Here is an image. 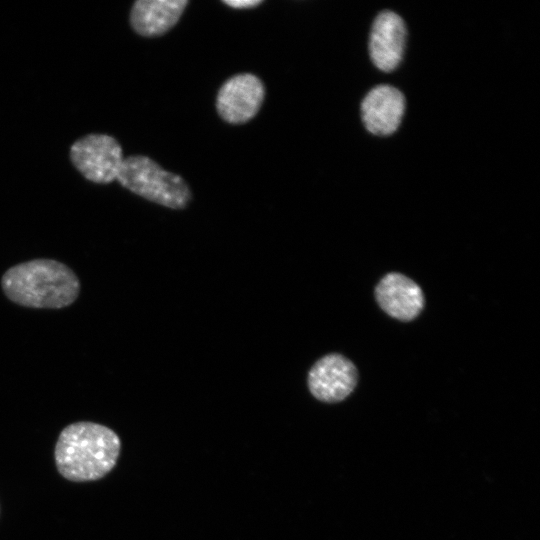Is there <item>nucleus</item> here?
Here are the masks:
<instances>
[{
    "instance_id": "obj_3",
    "label": "nucleus",
    "mask_w": 540,
    "mask_h": 540,
    "mask_svg": "<svg viewBox=\"0 0 540 540\" xmlns=\"http://www.w3.org/2000/svg\"><path fill=\"white\" fill-rule=\"evenodd\" d=\"M116 180L132 193L168 208L183 209L191 200L190 188L180 175L144 155L124 158Z\"/></svg>"
},
{
    "instance_id": "obj_5",
    "label": "nucleus",
    "mask_w": 540,
    "mask_h": 540,
    "mask_svg": "<svg viewBox=\"0 0 540 540\" xmlns=\"http://www.w3.org/2000/svg\"><path fill=\"white\" fill-rule=\"evenodd\" d=\"M264 97L261 79L251 73H240L222 84L216 97V109L224 121L243 124L259 112Z\"/></svg>"
},
{
    "instance_id": "obj_2",
    "label": "nucleus",
    "mask_w": 540,
    "mask_h": 540,
    "mask_svg": "<svg viewBox=\"0 0 540 540\" xmlns=\"http://www.w3.org/2000/svg\"><path fill=\"white\" fill-rule=\"evenodd\" d=\"M1 286L12 302L39 309L70 306L80 292L74 271L53 259H34L9 268L2 276Z\"/></svg>"
},
{
    "instance_id": "obj_10",
    "label": "nucleus",
    "mask_w": 540,
    "mask_h": 540,
    "mask_svg": "<svg viewBox=\"0 0 540 540\" xmlns=\"http://www.w3.org/2000/svg\"><path fill=\"white\" fill-rule=\"evenodd\" d=\"M187 0H137L130 11V25L139 35L156 37L165 34L181 18Z\"/></svg>"
},
{
    "instance_id": "obj_8",
    "label": "nucleus",
    "mask_w": 540,
    "mask_h": 540,
    "mask_svg": "<svg viewBox=\"0 0 540 540\" xmlns=\"http://www.w3.org/2000/svg\"><path fill=\"white\" fill-rule=\"evenodd\" d=\"M405 111V98L395 87L372 88L361 103V117L367 131L378 136L394 133Z\"/></svg>"
},
{
    "instance_id": "obj_1",
    "label": "nucleus",
    "mask_w": 540,
    "mask_h": 540,
    "mask_svg": "<svg viewBox=\"0 0 540 540\" xmlns=\"http://www.w3.org/2000/svg\"><path fill=\"white\" fill-rule=\"evenodd\" d=\"M120 448V439L112 429L88 421L72 423L56 442V467L70 481L97 480L114 468Z\"/></svg>"
},
{
    "instance_id": "obj_6",
    "label": "nucleus",
    "mask_w": 540,
    "mask_h": 540,
    "mask_svg": "<svg viewBox=\"0 0 540 540\" xmlns=\"http://www.w3.org/2000/svg\"><path fill=\"white\" fill-rule=\"evenodd\" d=\"M357 380L355 365L337 353L317 360L308 373L311 394L326 403H336L347 398L355 389Z\"/></svg>"
},
{
    "instance_id": "obj_11",
    "label": "nucleus",
    "mask_w": 540,
    "mask_h": 540,
    "mask_svg": "<svg viewBox=\"0 0 540 540\" xmlns=\"http://www.w3.org/2000/svg\"><path fill=\"white\" fill-rule=\"evenodd\" d=\"M263 1L259 0H230L223 1L227 6L234 9H250L260 5Z\"/></svg>"
},
{
    "instance_id": "obj_7",
    "label": "nucleus",
    "mask_w": 540,
    "mask_h": 540,
    "mask_svg": "<svg viewBox=\"0 0 540 540\" xmlns=\"http://www.w3.org/2000/svg\"><path fill=\"white\" fill-rule=\"evenodd\" d=\"M403 19L392 11H382L375 18L370 38L369 52L373 64L381 71L391 72L402 61L406 42Z\"/></svg>"
},
{
    "instance_id": "obj_9",
    "label": "nucleus",
    "mask_w": 540,
    "mask_h": 540,
    "mask_svg": "<svg viewBox=\"0 0 540 540\" xmlns=\"http://www.w3.org/2000/svg\"><path fill=\"white\" fill-rule=\"evenodd\" d=\"M375 297L383 311L401 321L413 320L424 307V295L420 286L397 272L388 273L379 281Z\"/></svg>"
},
{
    "instance_id": "obj_4",
    "label": "nucleus",
    "mask_w": 540,
    "mask_h": 540,
    "mask_svg": "<svg viewBox=\"0 0 540 540\" xmlns=\"http://www.w3.org/2000/svg\"><path fill=\"white\" fill-rule=\"evenodd\" d=\"M69 156L74 167L96 184L116 180L124 159L122 147L114 137L95 133L76 140Z\"/></svg>"
}]
</instances>
